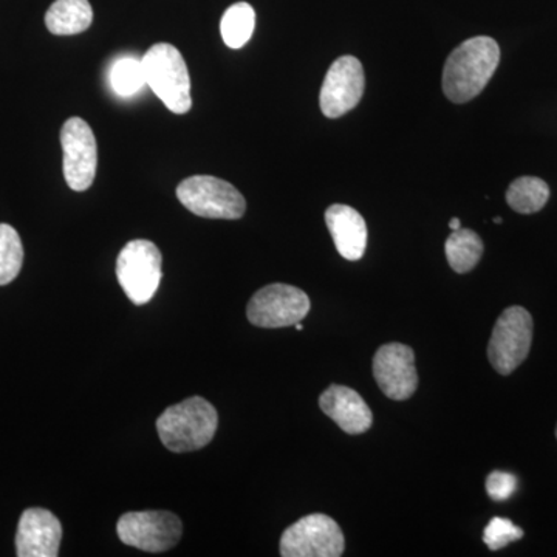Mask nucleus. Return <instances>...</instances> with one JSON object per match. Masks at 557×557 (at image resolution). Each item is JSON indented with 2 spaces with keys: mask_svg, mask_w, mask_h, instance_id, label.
<instances>
[{
  "mask_svg": "<svg viewBox=\"0 0 557 557\" xmlns=\"http://www.w3.org/2000/svg\"><path fill=\"white\" fill-rule=\"evenodd\" d=\"M373 375L387 398L395 401L409 399L418 387L416 354L399 343L380 347L373 358Z\"/></svg>",
  "mask_w": 557,
  "mask_h": 557,
  "instance_id": "12",
  "label": "nucleus"
},
{
  "mask_svg": "<svg viewBox=\"0 0 557 557\" xmlns=\"http://www.w3.org/2000/svg\"><path fill=\"white\" fill-rule=\"evenodd\" d=\"M502 222H504V220H502V218L494 219V223H497V225H500Z\"/></svg>",
  "mask_w": 557,
  "mask_h": 557,
  "instance_id": "25",
  "label": "nucleus"
},
{
  "mask_svg": "<svg viewBox=\"0 0 557 557\" xmlns=\"http://www.w3.org/2000/svg\"><path fill=\"white\" fill-rule=\"evenodd\" d=\"M146 84L171 112L183 115L193 108L190 78L182 53L166 42L156 44L143 57Z\"/></svg>",
  "mask_w": 557,
  "mask_h": 557,
  "instance_id": "3",
  "label": "nucleus"
},
{
  "mask_svg": "<svg viewBox=\"0 0 557 557\" xmlns=\"http://www.w3.org/2000/svg\"><path fill=\"white\" fill-rule=\"evenodd\" d=\"M319 408L346 434H364L372 428V410L354 388L333 384L319 397Z\"/></svg>",
  "mask_w": 557,
  "mask_h": 557,
  "instance_id": "14",
  "label": "nucleus"
},
{
  "mask_svg": "<svg viewBox=\"0 0 557 557\" xmlns=\"http://www.w3.org/2000/svg\"><path fill=\"white\" fill-rule=\"evenodd\" d=\"M445 251L450 269L458 274L469 273L482 259L483 242L474 231L460 228L446 239Z\"/></svg>",
  "mask_w": 557,
  "mask_h": 557,
  "instance_id": "17",
  "label": "nucleus"
},
{
  "mask_svg": "<svg viewBox=\"0 0 557 557\" xmlns=\"http://www.w3.org/2000/svg\"><path fill=\"white\" fill-rule=\"evenodd\" d=\"M177 199L193 214L205 219L237 220L247 211V201L239 189L212 175L183 180L177 188Z\"/></svg>",
  "mask_w": 557,
  "mask_h": 557,
  "instance_id": "4",
  "label": "nucleus"
},
{
  "mask_svg": "<svg viewBox=\"0 0 557 557\" xmlns=\"http://www.w3.org/2000/svg\"><path fill=\"white\" fill-rule=\"evenodd\" d=\"M518 490V478L509 472L494 471L487 475L486 493L494 502H505L511 498Z\"/></svg>",
  "mask_w": 557,
  "mask_h": 557,
  "instance_id": "23",
  "label": "nucleus"
},
{
  "mask_svg": "<svg viewBox=\"0 0 557 557\" xmlns=\"http://www.w3.org/2000/svg\"><path fill=\"white\" fill-rule=\"evenodd\" d=\"M346 541L338 523L325 515H310L293 523L281 539L284 557H339Z\"/></svg>",
  "mask_w": 557,
  "mask_h": 557,
  "instance_id": "8",
  "label": "nucleus"
},
{
  "mask_svg": "<svg viewBox=\"0 0 557 557\" xmlns=\"http://www.w3.org/2000/svg\"><path fill=\"white\" fill-rule=\"evenodd\" d=\"M549 188L544 180L519 177L509 185L507 201L520 214H534L547 205Z\"/></svg>",
  "mask_w": 557,
  "mask_h": 557,
  "instance_id": "19",
  "label": "nucleus"
},
{
  "mask_svg": "<svg viewBox=\"0 0 557 557\" xmlns=\"http://www.w3.org/2000/svg\"><path fill=\"white\" fill-rule=\"evenodd\" d=\"M64 150V177L69 188L83 193L94 185L98 166V148L94 131L78 116L65 121L61 131Z\"/></svg>",
  "mask_w": 557,
  "mask_h": 557,
  "instance_id": "10",
  "label": "nucleus"
},
{
  "mask_svg": "<svg viewBox=\"0 0 557 557\" xmlns=\"http://www.w3.org/2000/svg\"><path fill=\"white\" fill-rule=\"evenodd\" d=\"M94 10L89 0H57L46 14V25L57 36L79 35L90 27Z\"/></svg>",
  "mask_w": 557,
  "mask_h": 557,
  "instance_id": "16",
  "label": "nucleus"
},
{
  "mask_svg": "<svg viewBox=\"0 0 557 557\" xmlns=\"http://www.w3.org/2000/svg\"><path fill=\"white\" fill-rule=\"evenodd\" d=\"M556 438H557V428H556Z\"/></svg>",
  "mask_w": 557,
  "mask_h": 557,
  "instance_id": "27",
  "label": "nucleus"
},
{
  "mask_svg": "<svg viewBox=\"0 0 557 557\" xmlns=\"http://www.w3.org/2000/svg\"><path fill=\"white\" fill-rule=\"evenodd\" d=\"M449 228L453 231L460 230L461 228L460 219H457V218L450 219Z\"/></svg>",
  "mask_w": 557,
  "mask_h": 557,
  "instance_id": "24",
  "label": "nucleus"
},
{
  "mask_svg": "<svg viewBox=\"0 0 557 557\" xmlns=\"http://www.w3.org/2000/svg\"><path fill=\"white\" fill-rule=\"evenodd\" d=\"M256 27L255 9L247 2H237L231 5L220 21V33L223 42L230 49L239 50L247 46Z\"/></svg>",
  "mask_w": 557,
  "mask_h": 557,
  "instance_id": "18",
  "label": "nucleus"
},
{
  "mask_svg": "<svg viewBox=\"0 0 557 557\" xmlns=\"http://www.w3.org/2000/svg\"><path fill=\"white\" fill-rule=\"evenodd\" d=\"M500 62V47L493 38L465 40L449 54L443 69V91L456 104L474 100L493 78Z\"/></svg>",
  "mask_w": 557,
  "mask_h": 557,
  "instance_id": "1",
  "label": "nucleus"
},
{
  "mask_svg": "<svg viewBox=\"0 0 557 557\" xmlns=\"http://www.w3.org/2000/svg\"><path fill=\"white\" fill-rule=\"evenodd\" d=\"M523 537V530L509 519L494 518L487 523L485 533H483V542L491 552H497L507 547L511 542H518Z\"/></svg>",
  "mask_w": 557,
  "mask_h": 557,
  "instance_id": "22",
  "label": "nucleus"
},
{
  "mask_svg": "<svg viewBox=\"0 0 557 557\" xmlns=\"http://www.w3.org/2000/svg\"><path fill=\"white\" fill-rule=\"evenodd\" d=\"M62 527L57 516L42 508L24 511L17 527L16 555L57 557L60 555Z\"/></svg>",
  "mask_w": 557,
  "mask_h": 557,
  "instance_id": "13",
  "label": "nucleus"
},
{
  "mask_svg": "<svg viewBox=\"0 0 557 557\" xmlns=\"http://www.w3.org/2000/svg\"><path fill=\"white\" fill-rule=\"evenodd\" d=\"M218 410L201 397H190L164 410L157 420L163 445L172 453L205 448L218 431Z\"/></svg>",
  "mask_w": 557,
  "mask_h": 557,
  "instance_id": "2",
  "label": "nucleus"
},
{
  "mask_svg": "<svg viewBox=\"0 0 557 557\" xmlns=\"http://www.w3.org/2000/svg\"><path fill=\"white\" fill-rule=\"evenodd\" d=\"M24 247L17 231L0 223V285L10 284L21 273Z\"/></svg>",
  "mask_w": 557,
  "mask_h": 557,
  "instance_id": "20",
  "label": "nucleus"
},
{
  "mask_svg": "<svg viewBox=\"0 0 557 557\" xmlns=\"http://www.w3.org/2000/svg\"><path fill=\"white\" fill-rule=\"evenodd\" d=\"M533 343V318L523 307H509L497 319L487 346L491 366L500 375H511L525 361Z\"/></svg>",
  "mask_w": 557,
  "mask_h": 557,
  "instance_id": "6",
  "label": "nucleus"
},
{
  "mask_svg": "<svg viewBox=\"0 0 557 557\" xmlns=\"http://www.w3.org/2000/svg\"><path fill=\"white\" fill-rule=\"evenodd\" d=\"M160 249L150 240H132L121 249L116 260V277L123 292L135 306L148 304L161 282Z\"/></svg>",
  "mask_w": 557,
  "mask_h": 557,
  "instance_id": "5",
  "label": "nucleus"
},
{
  "mask_svg": "<svg viewBox=\"0 0 557 557\" xmlns=\"http://www.w3.org/2000/svg\"><path fill=\"white\" fill-rule=\"evenodd\" d=\"M110 86L120 97H132L146 86L143 62L135 58H123L110 70Z\"/></svg>",
  "mask_w": 557,
  "mask_h": 557,
  "instance_id": "21",
  "label": "nucleus"
},
{
  "mask_svg": "<svg viewBox=\"0 0 557 557\" xmlns=\"http://www.w3.org/2000/svg\"><path fill=\"white\" fill-rule=\"evenodd\" d=\"M310 309V298L302 289L287 284H271L260 288L249 300L247 317L256 327H292L302 322Z\"/></svg>",
  "mask_w": 557,
  "mask_h": 557,
  "instance_id": "7",
  "label": "nucleus"
},
{
  "mask_svg": "<svg viewBox=\"0 0 557 557\" xmlns=\"http://www.w3.org/2000/svg\"><path fill=\"white\" fill-rule=\"evenodd\" d=\"M123 544L148 553H163L178 544L182 520L170 511H135L121 516L116 525Z\"/></svg>",
  "mask_w": 557,
  "mask_h": 557,
  "instance_id": "9",
  "label": "nucleus"
},
{
  "mask_svg": "<svg viewBox=\"0 0 557 557\" xmlns=\"http://www.w3.org/2000/svg\"><path fill=\"white\" fill-rule=\"evenodd\" d=\"M295 327L298 329L299 332H302L304 330L302 324H300V322H298V324H296Z\"/></svg>",
  "mask_w": 557,
  "mask_h": 557,
  "instance_id": "26",
  "label": "nucleus"
},
{
  "mask_svg": "<svg viewBox=\"0 0 557 557\" xmlns=\"http://www.w3.org/2000/svg\"><path fill=\"white\" fill-rule=\"evenodd\" d=\"M366 89L364 69L355 57H341L330 65L319 95V106L327 119H339L354 110Z\"/></svg>",
  "mask_w": 557,
  "mask_h": 557,
  "instance_id": "11",
  "label": "nucleus"
},
{
  "mask_svg": "<svg viewBox=\"0 0 557 557\" xmlns=\"http://www.w3.org/2000/svg\"><path fill=\"white\" fill-rule=\"evenodd\" d=\"M325 223L344 259L350 262L362 259L368 248V225L357 209L347 205H332L325 211Z\"/></svg>",
  "mask_w": 557,
  "mask_h": 557,
  "instance_id": "15",
  "label": "nucleus"
}]
</instances>
